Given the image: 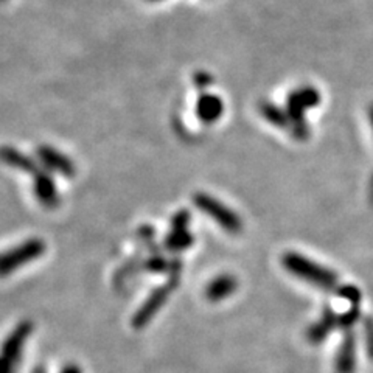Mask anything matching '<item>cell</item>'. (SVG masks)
Returning a JSON list of instances; mask_svg holds the SVG:
<instances>
[{"label": "cell", "instance_id": "1", "mask_svg": "<svg viewBox=\"0 0 373 373\" xmlns=\"http://www.w3.org/2000/svg\"><path fill=\"white\" fill-rule=\"evenodd\" d=\"M283 267L297 279L316 286L319 290L333 291L337 288V275L329 269L297 252H286L282 257Z\"/></svg>", "mask_w": 373, "mask_h": 373}, {"label": "cell", "instance_id": "2", "mask_svg": "<svg viewBox=\"0 0 373 373\" xmlns=\"http://www.w3.org/2000/svg\"><path fill=\"white\" fill-rule=\"evenodd\" d=\"M46 241L41 238H30L21 242V245L8 249L6 252L0 254V277L10 275L19 267L41 258L46 254Z\"/></svg>", "mask_w": 373, "mask_h": 373}, {"label": "cell", "instance_id": "3", "mask_svg": "<svg viewBox=\"0 0 373 373\" xmlns=\"http://www.w3.org/2000/svg\"><path fill=\"white\" fill-rule=\"evenodd\" d=\"M193 204L196 209L210 216L220 228L228 230L229 233H240L242 230V221L240 215L229 209L228 205L223 204L218 199L207 193H195L193 195Z\"/></svg>", "mask_w": 373, "mask_h": 373}, {"label": "cell", "instance_id": "4", "mask_svg": "<svg viewBox=\"0 0 373 373\" xmlns=\"http://www.w3.org/2000/svg\"><path fill=\"white\" fill-rule=\"evenodd\" d=\"M179 277H168V280L163 285L158 286L146 300L142 303V307L137 310V313L133 316V328L142 329L151 322V319L159 313V310L167 303L170 294L178 288Z\"/></svg>", "mask_w": 373, "mask_h": 373}, {"label": "cell", "instance_id": "5", "mask_svg": "<svg viewBox=\"0 0 373 373\" xmlns=\"http://www.w3.org/2000/svg\"><path fill=\"white\" fill-rule=\"evenodd\" d=\"M36 155L42 167L48 171L58 173V175L64 178H73L76 175L75 163L67 158L66 154L56 151L53 146L42 145L36 150Z\"/></svg>", "mask_w": 373, "mask_h": 373}, {"label": "cell", "instance_id": "6", "mask_svg": "<svg viewBox=\"0 0 373 373\" xmlns=\"http://www.w3.org/2000/svg\"><path fill=\"white\" fill-rule=\"evenodd\" d=\"M33 328H34V325L31 320H22V322L17 324V327L6 336V339L4 341L2 347H0V352H2L0 354L8 358L14 364L19 362L22 349H24L25 342L29 341V337L31 336Z\"/></svg>", "mask_w": 373, "mask_h": 373}, {"label": "cell", "instance_id": "7", "mask_svg": "<svg viewBox=\"0 0 373 373\" xmlns=\"http://www.w3.org/2000/svg\"><path fill=\"white\" fill-rule=\"evenodd\" d=\"M33 193L47 209H55L59 205V193L55 179L44 170H39L36 175H33Z\"/></svg>", "mask_w": 373, "mask_h": 373}, {"label": "cell", "instance_id": "8", "mask_svg": "<svg viewBox=\"0 0 373 373\" xmlns=\"http://www.w3.org/2000/svg\"><path fill=\"white\" fill-rule=\"evenodd\" d=\"M354 367H357V337L352 329H349L334 357V372L353 373Z\"/></svg>", "mask_w": 373, "mask_h": 373}, {"label": "cell", "instance_id": "9", "mask_svg": "<svg viewBox=\"0 0 373 373\" xmlns=\"http://www.w3.org/2000/svg\"><path fill=\"white\" fill-rule=\"evenodd\" d=\"M237 290H238L237 277H233L230 274H223V275L216 277V279H213L209 285L205 286L204 294H205L207 300L216 303V302L228 299Z\"/></svg>", "mask_w": 373, "mask_h": 373}, {"label": "cell", "instance_id": "10", "mask_svg": "<svg viewBox=\"0 0 373 373\" xmlns=\"http://www.w3.org/2000/svg\"><path fill=\"white\" fill-rule=\"evenodd\" d=\"M0 162L6 165V167L31 173V175H36L39 171V165L36 160H33L19 150L13 148V146H0Z\"/></svg>", "mask_w": 373, "mask_h": 373}, {"label": "cell", "instance_id": "11", "mask_svg": "<svg viewBox=\"0 0 373 373\" xmlns=\"http://www.w3.org/2000/svg\"><path fill=\"white\" fill-rule=\"evenodd\" d=\"M224 112V103L220 97L212 93H204L199 97L196 105V116L204 123H215L220 120Z\"/></svg>", "mask_w": 373, "mask_h": 373}, {"label": "cell", "instance_id": "12", "mask_svg": "<svg viewBox=\"0 0 373 373\" xmlns=\"http://www.w3.org/2000/svg\"><path fill=\"white\" fill-rule=\"evenodd\" d=\"M337 319H339V316L334 315L329 308H327L322 317L308 328L307 339L313 344H320L322 341H325L328 334L332 333L334 328H337Z\"/></svg>", "mask_w": 373, "mask_h": 373}, {"label": "cell", "instance_id": "13", "mask_svg": "<svg viewBox=\"0 0 373 373\" xmlns=\"http://www.w3.org/2000/svg\"><path fill=\"white\" fill-rule=\"evenodd\" d=\"M195 237L193 233L187 230H170V233L163 240V247L168 250V252H180V250L190 249L193 246Z\"/></svg>", "mask_w": 373, "mask_h": 373}, {"label": "cell", "instance_id": "14", "mask_svg": "<svg viewBox=\"0 0 373 373\" xmlns=\"http://www.w3.org/2000/svg\"><path fill=\"white\" fill-rule=\"evenodd\" d=\"M138 267H143V262L140 255H136L133 258H129L128 262L121 266L117 274L114 275V285L117 286V288H120L121 285H125L131 277L136 275V272L138 271Z\"/></svg>", "mask_w": 373, "mask_h": 373}, {"label": "cell", "instance_id": "15", "mask_svg": "<svg viewBox=\"0 0 373 373\" xmlns=\"http://www.w3.org/2000/svg\"><path fill=\"white\" fill-rule=\"evenodd\" d=\"M137 238L138 241H142L146 247H150L153 252H159L158 246H155V230L153 225H142V228L137 230Z\"/></svg>", "mask_w": 373, "mask_h": 373}, {"label": "cell", "instance_id": "16", "mask_svg": "<svg viewBox=\"0 0 373 373\" xmlns=\"http://www.w3.org/2000/svg\"><path fill=\"white\" fill-rule=\"evenodd\" d=\"M190 220H192V213L185 209H182L171 216L170 228L171 230H187Z\"/></svg>", "mask_w": 373, "mask_h": 373}, {"label": "cell", "instance_id": "17", "mask_svg": "<svg viewBox=\"0 0 373 373\" xmlns=\"http://www.w3.org/2000/svg\"><path fill=\"white\" fill-rule=\"evenodd\" d=\"M364 333H366L367 354L370 358H373V320L370 317L366 319V324H364Z\"/></svg>", "mask_w": 373, "mask_h": 373}, {"label": "cell", "instance_id": "18", "mask_svg": "<svg viewBox=\"0 0 373 373\" xmlns=\"http://www.w3.org/2000/svg\"><path fill=\"white\" fill-rule=\"evenodd\" d=\"M339 294L345 300H350L352 303H354V305H357V303L361 300L359 290H357L352 285L350 286H344V288L339 291Z\"/></svg>", "mask_w": 373, "mask_h": 373}, {"label": "cell", "instance_id": "19", "mask_svg": "<svg viewBox=\"0 0 373 373\" xmlns=\"http://www.w3.org/2000/svg\"><path fill=\"white\" fill-rule=\"evenodd\" d=\"M16 364L0 354V373H14Z\"/></svg>", "mask_w": 373, "mask_h": 373}, {"label": "cell", "instance_id": "20", "mask_svg": "<svg viewBox=\"0 0 373 373\" xmlns=\"http://www.w3.org/2000/svg\"><path fill=\"white\" fill-rule=\"evenodd\" d=\"M61 373H83V372L80 367L76 366V364H67V366L61 370Z\"/></svg>", "mask_w": 373, "mask_h": 373}, {"label": "cell", "instance_id": "21", "mask_svg": "<svg viewBox=\"0 0 373 373\" xmlns=\"http://www.w3.org/2000/svg\"><path fill=\"white\" fill-rule=\"evenodd\" d=\"M33 373H46V369L39 366V367H36V369H34V370H33Z\"/></svg>", "mask_w": 373, "mask_h": 373}, {"label": "cell", "instance_id": "22", "mask_svg": "<svg viewBox=\"0 0 373 373\" xmlns=\"http://www.w3.org/2000/svg\"><path fill=\"white\" fill-rule=\"evenodd\" d=\"M370 121H372V128H373V108L370 109Z\"/></svg>", "mask_w": 373, "mask_h": 373}]
</instances>
